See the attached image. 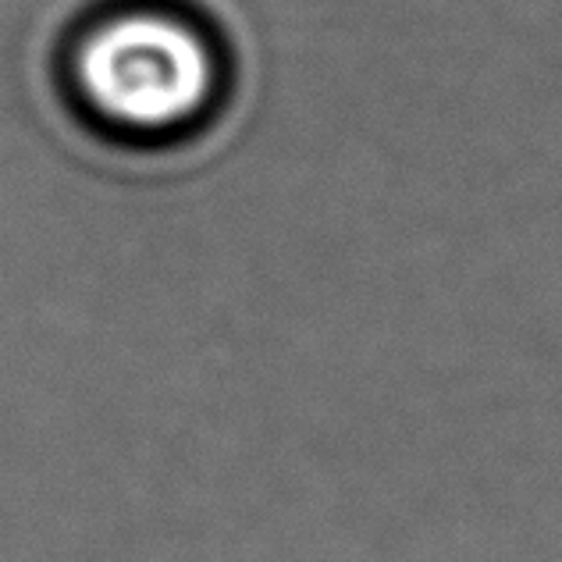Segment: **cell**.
Returning <instances> with one entry per match:
<instances>
[{
	"label": "cell",
	"mask_w": 562,
	"mask_h": 562,
	"mask_svg": "<svg viewBox=\"0 0 562 562\" xmlns=\"http://www.w3.org/2000/svg\"><path fill=\"white\" fill-rule=\"evenodd\" d=\"M61 86L93 132L154 150L211 125L228 93V57L182 0H103L71 25Z\"/></svg>",
	"instance_id": "cell-1"
}]
</instances>
